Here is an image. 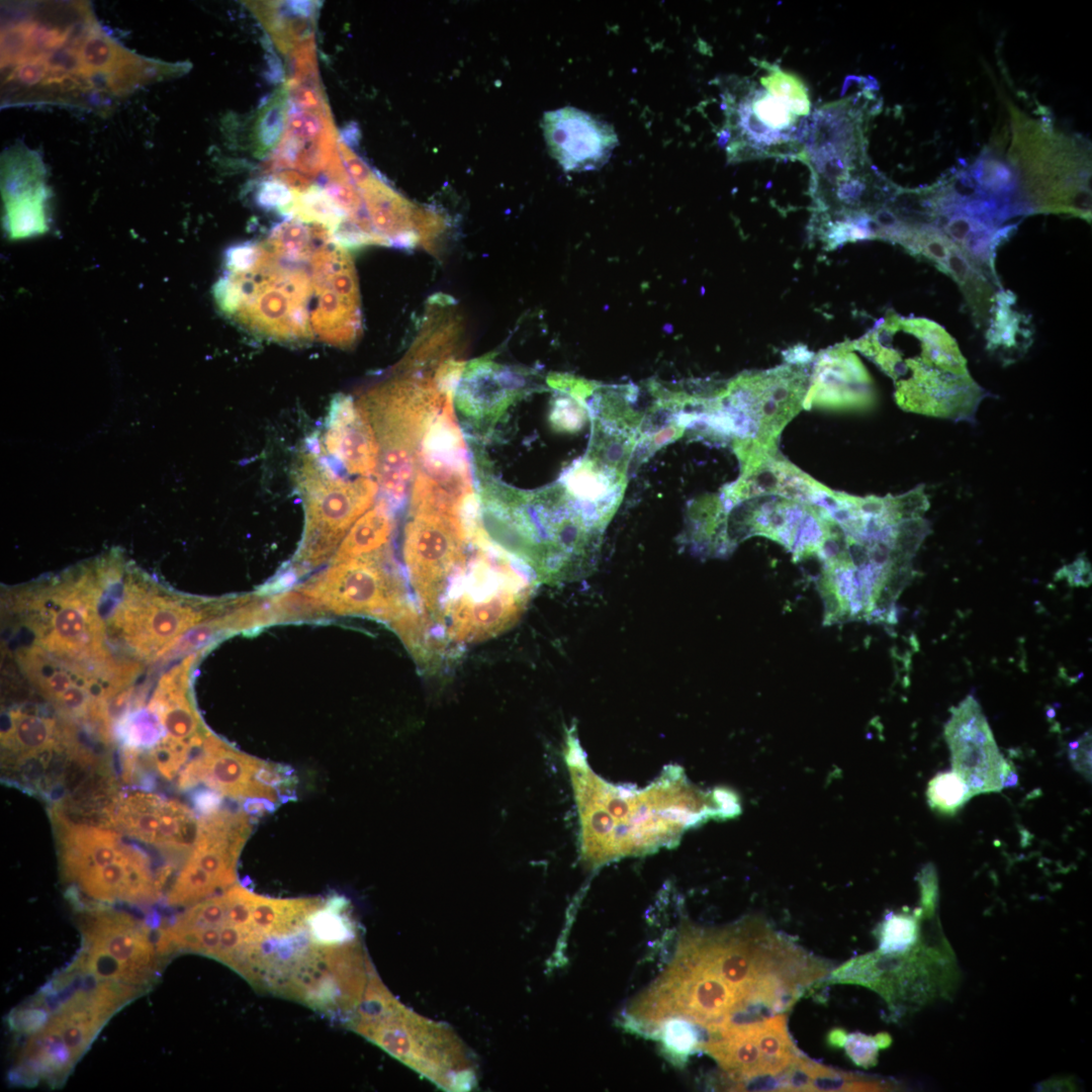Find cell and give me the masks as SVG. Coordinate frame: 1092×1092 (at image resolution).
Listing matches in <instances>:
<instances>
[{
    "instance_id": "cell-16",
    "label": "cell",
    "mask_w": 1092,
    "mask_h": 1092,
    "mask_svg": "<svg viewBox=\"0 0 1092 1092\" xmlns=\"http://www.w3.org/2000/svg\"><path fill=\"white\" fill-rule=\"evenodd\" d=\"M102 823L135 841L173 853L190 851L198 817L186 804L148 789L115 790L102 807Z\"/></svg>"
},
{
    "instance_id": "cell-27",
    "label": "cell",
    "mask_w": 1092,
    "mask_h": 1092,
    "mask_svg": "<svg viewBox=\"0 0 1092 1092\" xmlns=\"http://www.w3.org/2000/svg\"><path fill=\"white\" fill-rule=\"evenodd\" d=\"M393 509L381 499L358 519L349 530L332 562L357 558L384 550L393 530Z\"/></svg>"
},
{
    "instance_id": "cell-18",
    "label": "cell",
    "mask_w": 1092,
    "mask_h": 1092,
    "mask_svg": "<svg viewBox=\"0 0 1092 1092\" xmlns=\"http://www.w3.org/2000/svg\"><path fill=\"white\" fill-rule=\"evenodd\" d=\"M952 771L967 785L971 797L1000 792L1008 761L1000 753L981 706L973 696L950 709L944 725Z\"/></svg>"
},
{
    "instance_id": "cell-22",
    "label": "cell",
    "mask_w": 1092,
    "mask_h": 1092,
    "mask_svg": "<svg viewBox=\"0 0 1092 1092\" xmlns=\"http://www.w3.org/2000/svg\"><path fill=\"white\" fill-rule=\"evenodd\" d=\"M328 453L351 474H375L379 445L372 425L358 402L338 394L330 404L324 437Z\"/></svg>"
},
{
    "instance_id": "cell-35",
    "label": "cell",
    "mask_w": 1092,
    "mask_h": 1092,
    "mask_svg": "<svg viewBox=\"0 0 1092 1092\" xmlns=\"http://www.w3.org/2000/svg\"><path fill=\"white\" fill-rule=\"evenodd\" d=\"M1070 756L1072 762L1079 771L1085 776L1090 772V737H1084L1071 744Z\"/></svg>"
},
{
    "instance_id": "cell-19",
    "label": "cell",
    "mask_w": 1092,
    "mask_h": 1092,
    "mask_svg": "<svg viewBox=\"0 0 1092 1092\" xmlns=\"http://www.w3.org/2000/svg\"><path fill=\"white\" fill-rule=\"evenodd\" d=\"M885 240L900 244L947 274L959 285L976 323L987 325L999 280L973 262L938 228L923 222L897 224Z\"/></svg>"
},
{
    "instance_id": "cell-6",
    "label": "cell",
    "mask_w": 1092,
    "mask_h": 1092,
    "mask_svg": "<svg viewBox=\"0 0 1092 1092\" xmlns=\"http://www.w3.org/2000/svg\"><path fill=\"white\" fill-rule=\"evenodd\" d=\"M50 812L61 877L76 899L111 906L159 901L171 868L158 871L147 851L102 822L76 819L57 805Z\"/></svg>"
},
{
    "instance_id": "cell-5",
    "label": "cell",
    "mask_w": 1092,
    "mask_h": 1092,
    "mask_svg": "<svg viewBox=\"0 0 1092 1092\" xmlns=\"http://www.w3.org/2000/svg\"><path fill=\"white\" fill-rule=\"evenodd\" d=\"M140 996L133 990L64 970L13 1015L25 1035L12 1068L22 1085H59L103 1026Z\"/></svg>"
},
{
    "instance_id": "cell-26",
    "label": "cell",
    "mask_w": 1092,
    "mask_h": 1092,
    "mask_svg": "<svg viewBox=\"0 0 1092 1092\" xmlns=\"http://www.w3.org/2000/svg\"><path fill=\"white\" fill-rule=\"evenodd\" d=\"M987 324L988 348L1007 364L1020 358L1031 344L1030 323L1017 309L1015 295L1008 290L997 291Z\"/></svg>"
},
{
    "instance_id": "cell-11",
    "label": "cell",
    "mask_w": 1092,
    "mask_h": 1092,
    "mask_svg": "<svg viewBox=\"0 0 1092 1092\" xmlns=\"http://www.w3.org/2000/svg\"><path fill=\"white\" fill-rule=\"evenodd\" d=\"M810 376L805 362H791L745 373L729 384L720 400L735 420L736 451L778 450L783 429L804 407Z\"/></svg>"
},
{
    "instance_id": "cell-17",
    "label": "cell",
    "mask_w": 1092,
    "mask_h": 1092,
    "mask_svg": "<svg viewBox=\"0 0 1092 1092\" xmlns=\"http://www.w3.org/2000/svg\"><path fill=\"white\" fill-rule=\"evenodd\" d=\"M466 532L457 521L414 515L404 530L403 558L412 584L430 611L452 572L464 562Z\"/></svg>"
},
{
    "instance_id": "cell-3",
    "label": "cell",
    "mask_w": 1092,
    "mask_h": 1092,
    "mask_svg": "<svg viewBox=\"0 0 1092 1092\" xmlns=\"http://www.w3.org/2000/svg\"><path fill=\"white\" fill-rule=\"evenodd\" d=\"M567 761L580 822V852L599 867L629 855L677 844L682 833L707 819L739 813L737 796L728 789L704 792L678 766H669L644 789L608 783L597 776L571 729Z\"/></svg>"
},
{
    "instance_id": "cell-21",
    "label": "cell",
    "mask_w": 1092,
    "mask_h": 1092,
    "mask_svg": "<svg viewBox=\"0 0 1092 1092\" xmlns=\"http://www.w3.org/2000/svg\"><path fill=\"white\" fill-rule=\"evenodd\" d=\"M845 343L821 352L815 359L804 407L860 408L874 402L866 367Z\"/></svg>"
},
{
    "instance_id": "cell-28",
    "label": "cell",
    "mask_w": 1092,
    "mask_h": 1092,
    "mask_svg": "<svg viewBox=\"0 0 1092 1092\" xmlns=\"http://www.w3.org/2000/svg\"><path fill=\"white\" fill-rule=\"evenodd\" d=\"M287 105V90L281 88L260 110L254 131L258 155H265L280 143L286 125Z\"/></svg>"
},
{
    "instance_id": "cell-24",
    "label": "cell",
    "mask_w": 1092,
    "mask_h": 1092,
    "mask_svg": "<svg viewBox=\"0 0 1092 1092\" xmlns=\"http://www.w3.org/2000/svg\"><path fill=\"white\" fill-rule=\"evenodd\" d=\"M529 588L509 586L480 599L462 595L448 609L450 637L459 642H477L511 628L529 598Z\"/></svg>"
},
{
    "instance_id": "cell-30",
    "label": "cell",
    "mask_w": 1092,
    "mask_h": 1092,
    "mask_svg": "<svg viewBox=\"0 0 1092 1092\" xmlns=\"http://www.w3.org/2000/svg\"><path fill=\"white\" fill-rule=\"evenodd\" d=\"M92 619L78 605H67L59 610L53 619L52 639L60 648L76 650L85 644L91 628Z\"/></svg>"
},
{
    "instance_id": "cell-9",
    "label": "cell",
    "mask_w": 1092,
    "mask_h": 1092,
    "mask_svg": "<svg viewBox=\"0 0 1092 1092\" xmlns=\"http://www.w3.org/2000/svg\"><path fill=\"white\" fill-rule=\"evenodd\" d=\"M81 908V948L66 969L140 995L149 990L164 960L158 948L157 925L111 905Z\"/></svg>"
},
{
    "instance_id": "cell-33",
    "label": "cell",
    "mask_w": 1092,
    "mask_h": 1092,
    "mask_svg": "<svg viewBox=\"0 0 1092 1092\" xmlns=\"http://www.w3.org/2000/svg\"><path fill=\"white\" fill-rule=\"evenodd\" d=\"M849 1059L857 1066L870 1068L876 1065L879 1042L876 1036L861 1032L843 1034L841 1044Z\"/></svg>"
},
{
    "instance_id": "cell-2",
    "label": "cell",
    "mask_w": 1092,
    "mask_h": 1092,
    "mask_svg": "<svg viewBox=\"0 0 1092 1092\" xmlns=\"http://www.w3.org/2000/svg\"><path fill=\"white\" fill-rule=\"evenodd\" d=\"M928 508L923 484L899 495L846 496L834 512L842 532L821 560L826 624L889 616L930 531Z\"/></svg>"
},
{
    "instance_id": "cell-25",
    "label": "cell",
    "mask_w": 1092,
    "mask_h": 1092,
    "mask_svg": "<svg viewBox=\"0 0 1092 1092\" xmlns=\"http://www.w3.org/2000/svg\"><path fill=\"white\" fill-rule=\"evenodd\" d=\"M44 166L38 154L22 145L4 152L2 157L3 193L7 210L43 206Z\"/></svg>"
},
{
    "instance_id": "cell-10",
    "label": "cell",
    "mask_w": 1092,
    "mask_h": 1092,
    "mask_svg": "<svg viewBox=\"0 0 1092 1092\" xmlns=\"http://www.w3.org/2000/svg\"><path fill=\"white\" fill-rule=\"evenodd\" d=\"M311 447L296 466L294 479L304 508V530L293 558L292 575L326 562L355 524L372 505L378 483L369 477L348 480Z\"/></svg>"
},
{
    "instance_id": "cell-8",
    "label": "cell",
    "mask_w": 1092,
    "mask_h": 1092,
    "mask_svg": "<svg viewBox=\"0 0 1092 1092\" xmlns=\"http://www.w3.org/2000/svg\"><path fill=\"white\" fill-rule=\"evenodd\" d=\"M453 398L434 377L411 375L380 384L357 401L377 438V483L392 509L412 488L416 456L431 418Z\"/></svg>"
},
{
    "instance_id": "cell-23",
    "label": "cell",
    "mask_w": 1092,
    "mask_h": 1092,
    "mask_svg": "<svg viewBox=\"0 0 1092 1092\" xmlns=\"http://www.w3.org/2000/svg\"><path fill=\"white\" fill-rule=\"evenodd\" d=\"M524 380L488 358L468 363L454 397L459 411L475 427H491L520 394Z\"/></svg>"
},
{
    "instance_id": "cell-1",
    "label": "cell",
    "mask_w": 1092,
    "mask_h": 1092,
    "mask_svg": "<svg viewBox=\"0 0 1092 1092\" xmlns=\"http://www.w3.org/2000/svg\"><path fill=\"white\" fill-rule=\"evenodd\" d=\"M214 296L239 326L272 341L348 348L361 336L352 258L318 224L286 218L264 239L231 248Z\"/></svg>"
},
{
    "instance_id": "cell-14",
    "label": "cell",
    "mask_w": 1092,
    "mask_h": 1092,
    "mask_svg": "<svg viewBox=\"0 0 1092 1092\" xmlns=\"http://www.w3.org/2000/svg\"><path fill=\"white\" fill-rule=\"evenodd\" d=\"M382 551L332 562L330 567L298 587L325 611L337 615H366L394 623L416 616L406 607L400 582Z\"/></svg>"
},
{
    "instance_id": "cell-32",
    "label": "cell",
    "mask_w": 1092,
    "mask_h": 1092,
    "mask_svg": "<svg viewBox=\"0 0 1092 1092\" xmlns=\"http://www.w3.org/2000/svg\"><path fill=\"white\" fill-rule=\"evenodd\" d=\"M704 1032H700L696 1023L674 1018L664 1026L663 1038L666 1045L674 1053L688 1056L701 1049Z\"/></svg>"
},
{
    "instance_id": "cell-12",
    "label": "cell",
    "mask_w": 1092,
    "mask_h": 1092,
    "mask_svg": "<svg viewBox=\"0 0 1092 1092\" xmlns=\"http://www.w3.org/2000/svg\"><path fill=\"white\" fill-rule=\"evenodd\" d=\"M251 823L245 810L219 807L200 814L195 841L167 889L166 905L186 908L234 886Z\"/></svg>"
},
{
    "instance_id": "cell-15",
    "label": "cell",
    "mask_w": 1092,
    "mask_h": 1092,
    "mask_svg": "<svg viewBox=\"0 0 1092 1092\" xmlns=\"http://www.w3.org/2000/svg\"><path fill=\"white\" fill-rule=\"evenodd\" d=\"M176 785L182 791L203 785L244 804L264 802L276 808L294 798L295 778L288 766L243 753L208 732Z\"/></svg>"
},
{
    "instance_id": "cell-20",
    "label": "cell",
    "mask_w": 1092,
    "mask_h": 1092,
    "mask_svg": "<svg viewBox=\"0 0 1092 1092\" xmlns=\"http://www.w3.org/2000/svg\"><path fill=\"white\" fill-rule=\"evenodd\" d=\"M542 130L549 154L566 172L602 168L619 143L611 124L570 106L545 112Z\"/></svg>"
},
{
    "instance_id": "cell-13",
    "label": "cell",
    "mask_w": 1092,
    "mask_h": 1092,
    "mask_svg": "<svg viewBox=\"0 0 1092 1092\" xmlns=\"http://www.w3.org/2000/svg\"><path fill=\"white\" fill-rule=\"evenodd\" d=\"M870 89L842 95L812 110L799 161L811 173V194L825 191L867 168L864 127Z\"/></svg>"
},
{
    "instance_id": "cell-7",
    "label": "cell",
    "mask_w": 1092,
    "mask_h": 1092,
    "mask_svg": "<svg viewBox=\"0 0 1092 1092\" xmlns=\"http://www.w3.org/2000/svg\"><path fill=\"white\" fill-rule=\"evenodd\" d=\"M757 80L735 78L722 93L720 144L729 163L780 158L799 160L812 113L803 80L777 64L755 61Z\"/></svg>"
},
{
    "instance_id": "cell-4",
    "label": "cell",
    "mask_w": 1092,
    "mask_h": 1092,
    "mask_svg": "<svg viewBox=\"0 0 1092 1092\" xmlns=\"http://www.w3.org/2000/svg\"><path fill=\"white\" fill-rule=\"evenodd\" d=\"M895 382L905 411L973 421L985 391L971 377L958 344L938 324L889 313L851 342Z\"/></svg>"
},
{
    "instance_id": "cell-34",
    "label": "cell",
    "mask_w": 1092,
    "mask_h": 1092,
    "mask_svg": "<svg viewBox=\"0 0 1092 1092\" xmlns=\"http://www.w3.org/2000/svg\"><path fill=\"white\" fill-rule=\"evenodd\" d=\"M255 199L264 209L282 212L291 201V192L280 181L266 177L256 186Z\"/></svg>"
},
{
    "instance_id": "cell-29",
    "label": "cell",
    "mask_w": 1092,
    "mask_h": 1092,
    "mask_svg": "<svg viewBox=\"0 0 1092 1092\" xmlns=\"http://www.w3.org/2000/svg\"><path fill=\"white\" fill-rule=\"evenodd\" d=\"M926 797L934 811L947 815L954 814L972 798L965 782L952 770L934 776Z\"/></svg>"
},
{
    "instance_id": "cell-31",
    "label": "cell",
    "mask_w": 1092,
    "mask_h": 1092,
    "mask_svg": "<svg viewBox=\"0 0 1092 1092\" xmlns=\"http://www.w3.org/2000/svg\"><path fill=\"white\" fill-rule=\"evenodd\" d=\"M916 919L910 915H887L880 927V951L886 956H897L908 950L917 939Z\"/></svg>"
}]
</instances>
